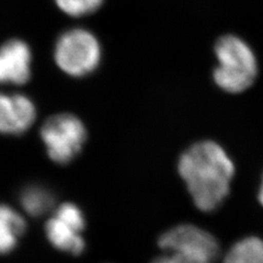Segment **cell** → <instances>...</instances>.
<instances>
[{
  "mask_svg": "<svg viewBox=\"0 0 263 263\" xmlns=\"http://www.w3.org/2000/svg\"><path fill=\"white\" fill-rule=\"evenodd\" d=\"M178 171L195 206L212 213L227 199L235 164L220 145L204 141L192 145L181 155Z\"/></svg>",
  "mask_w": 263,
  "mask_h": 263,
  "instance_id": "cell-1",
  "label": "cell"
},
{
  "mask_svg": "<svg viewBox=\"0 0 263 263\" xmlns=\"http://www.w3.org/2000/svg\"><path fill=\"white\" fill-rule=\"evenodd\" d=\"M215 84L226 92L240 93L250 88L258 75V63L251 47L236 35H224L215 45Z\"/></svg>",
  "mask_w": 263,
  "mask_h": 263,
  "instance_id": "cell-2",
  "label": "cell"
},
{
  "mask_svg": "<svg viewBox=\"0 0 263 263\" xmlns=\"http://www.w3.org/2000/svg\"><path fill=\"white\" fill-rule=\"evenodd\" d=\"M98 39L86 29H71L56 41L54 59L57 66L71 77H85L93 72L101 61Z\"/></svg>",
  "mask_w": 263,
  "mask_h": 263,
  "instance_id": "cell-3",
  "label": "cell"
},
{
  "mask_svg": "<svg viewBox=\"0 0 263 263\" xmlns=\"http://www.w3.org/2000/svg\"><path fill=\"white\" fill-rule=\"evenodd\" d=\"M48 157L59 164L75 159L87 139V129L79 118L69 113L56 114L41 128Z\"/></svg>",
  "mask_w": 263,
  "mask_h": 263,
  "instance_id": "cell-4",
  "label": "cell"
},
{
  "mask_svg": "<svg viewBox=\"0 0 263 263\" xmlns=\"http://www.w3.org/2000/svg\"><path fill=\"white\" fill-rule=\"evenodd\" d=\"M86 217L79 206L64 203L53 211L45 224V235L55 249L71 256H80L86 249L84 232Z\"/></svg>",
  "mask_w": 263,
  "mask_h": 263,
  "instance_id": "cell-5",
  "label": "cell"
},
{
  "mask_svg": "<svg viewBox=\"0 0 263 263\" xmlns=\"http://www.w3.org/2000/svg\"><path fill=\"white\" fill-rule=\"evenodd\" d=\"M161 250L184 248L206 257L215 263L220 254L219 242L208 230L192 224H181L164 232L158 239Z\"/></svg>",
  "mask_w": 263,
  "mask_h": 263,
  "instance_id": "cell-6",
  "label": "cell"
},
{
  "mask_svg": "<svg viewBox=\"0 0 263 263\" xmlns=\"http://www.w3.org/2000/svg\"><path fill=\"white\" fill-rule=\"evenodd\" d=\"M36 119V109L30 98L19 93H0V133L19 135Z\"/></svg>",
  "mask_w": 263,
  "mask_h": 263,
  "instance_id": "cell-7",
  "label": "cell"
},
{
  "mask_svg": "<svg viewBox=\"0 0 263 263\" xmlns=\"http://www.w3.org/2000/svg\"><path fill=\"white\" fill-rule=\"evenodd\" d=\"M32 53L21 40H10L0 46V84L23 85L31 77Z\"/></svg>",
  "mask_w": 263,
  "mask_h": 263,
  "instance_id": "cell-8",
  "label": "cell"
},
{
  "mask_svg": "<svg viewBox=\"0 0 263 263\" xmlns=\"http://www.w3.org/2000/svg\"><path fill=\"white\" fill-rule=\"evenodd\" d=\"M27 230L20 213L7 204H0V256L12 252Z\"/></svg>",
  "mask_w": 263,
  "mask_h": 263,
  "instance_id": "cell-9",
  "label": "cell"
},
{
  "mask_svg": "<svg viewBox=\"0 0 263 263\" xmlns=\"http://www.w3.org/2000/svg\"><path fill=\"white\" fill-rule=\"evenodd\" d=\"M19 201L23 211L31 217H42L53 212L55 206V195L48 187L41 184H31L23 189L19 195Z\"/></svg>",
  "mask_w": 263,
  "mask_h": 263,
  "instance_id": "cell-10",
  "label": "cell"
},
{
  "mask_svg": "<svg viewBox=\"0 0 263 263\" xmlns=\"http://www.w3.org/2000/svg\"><path fill=\"white\" fill-rule=\"evenodd\" d=\"M223 263H263V240L259 237H246L237 241Z\"/></svg>",
  "mask_w": 263,
  "mask_h": 263,
  "instance_id": "cell-11",
  "label": "cell"
},
{
  "mask_svg": "<svg viewBox=\"0 0 263 263\" xmlns=\"http://www.w3.org/2000/svg\"><path fill=\"white\" fill-rule=\"evenodd\" d=\"M104 0H55L57 7L71 16H84L93 13L102 6Z\"/></svg>",
  "mask_w": 263,
  "mask_h": 263,
  "instance_id": "cell-12",
  "label": "cell"
},
{
  "mask_svg": "<svg viewBox=\"0 0 263 263\" xmlns=\"http://www.w3.org/2000/svg\"><path fill=\"white\" fill-rule=\"evenodd\" d=\"M151 263H213L201 254L187 249L174 248L163 250V253L156 257Z\"/></svg>",
  "mask_w": 263,
  "mask_h": 263,
  "instance_id": "cell-13",
  "label": "cell"
},
{
  "mask_svg": "<svg viewBox=\"0 0 263 263\" xmlns=\"http://www.w3.org/2000/svg\"><path fill=\"white\" fill-rule=\"evenodd\" d=\"M258 200H259V203L263 206V176H262V180H261L259 192H258Z\"/></svg>",
  "mask_w": 263,
  "mask_h": 263,
  "instance_id": "cell-14",
  "label": "cell"
}]
</instances>
